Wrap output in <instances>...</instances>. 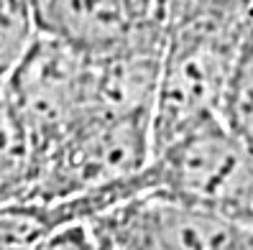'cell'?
<instances>
[{
    "label": "cell",
    "instance_id": "cell-1",
    "mask_svg": "<svg viewBox=\"0 0 253 250\" xmlns=\"http://www.w3.org/2000/svg\"><path fill=\"white\" fill-rule=\"evenodd\" d=\"M95 71V54L36 34L34 43L3 84L28 136L31 161L67 128L97 112Z\"/></svg>",
    "mask_w": 253,
    "mask_h": 250
},
{
    "label": "cell",
    "instance_id": "cell-2",
    "mask_svg": "<svg viewBox=\"0 0 253 250\" xmlns=\"http://www.w3.org/2000/svg\"><path fill=\"white\" fill-rule=\"evenodd\" d=\"M243 158L241 143L220 117H210L151 153L143 169L148 194L215 207Z\"/></svg>",
    "mask_w": 253,
    "mask_h": 250
},
{
    "label": "cell",
    "instance_id": "cell-3",
    "mask_svg": "<svg viewBox=\"0 0 253 250\" xmlns=\"http://www.w3.org/2000/svg\"><path fill=\"white\" fill-rule=\"evenodd\" d=\"M36 31L87 54H108L164 28L154 0H28Z\"/></svg>",
    "mask_w": 253,
    "mask_h": 250
},
{
    "label": "cell",
    "instance_id": "cell-4",
    "mask_svg": "<svg viewBox=\"0 0 253 250\" xmlns=\"http://www.w3.org/2000/svg\"><path fill=\"white\" fill-rule=\"evenodd\" d=\"M217 117L241 148L253 153V16L238 38Z\"/></svg>",
    "mask_w": 253,
    "mask_h": 250
},
{
    "label": "cell",
    "instance_id": "cell-5",
    "mask_svg": "<svg viewBox=\"0 0 253 250\" xmlns=\"http://www.w3.org/2000/svg\"><path fill=\"white\" fill-rule=\"evenodd\" d=\"M36 34L28 0H0V87L18 67Z\"/></svg>",
    "mask_w": 253,
    "mask_h": 250
},
{
    "label": "cell",
    "instance_id": "cell-6",
    "mask_svg": "<svg viewBox=\"0 0 253 250\" xmlns=\"http://www.w3.org/2000/svg\"><path fill=\"white\" fill-rule=\"evenodd\" d=\"M212 210L222 212L225 217L246 227H253V153H246L243 164L238 166L235 176Z\"/></svg>",
    "mask_w": 253,
    "mask_h": 250
}]
</instances>
